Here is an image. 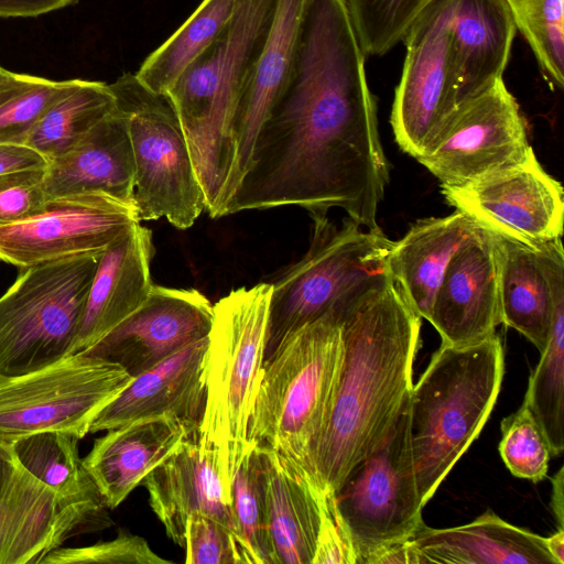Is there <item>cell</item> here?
<instances>
[{
	"mask_svg": "<svg viewBox=\"0 0 564 564\" xmlns=\"http://www.w3.org/2000/svg\"><path fill=\"white\" fill-rule=\"evenodd\" d=\"M341 360V329L333 306L264 358L248 442L274 449L306 474L330 414Z\"/></svg>",
	"mask_w": 564,
	"mask_h": 564,
	"instance_id": "5b68a950",
	"label": "cell"
},
{
	"mask_svg": "<svg viewBox=\"0 0 564 564\" xmlns=\"http://www.w3.org/2000/svg\"><path fill=\"white\" fill-rule=\"evenodd\" d=\"M546 546L557 564H564V531L558 528L553 535L545 538Z\"/></svg>",
	"mask_w": 564,
	"mask_h": 564,
	"instance_id": "bcb514c9",
	"label": "cell"
},
{
	"mask_svg": "<svg viewBox=\"0 0 564 564\" xmlns=\"http://www.w3.org/2000/svg\"><path fill=\"white\" fill-rule=\"evenodd\" d=\"M265 466L269 529L278 564H312L321 525L323 494L307 475L261 445Z\"/></svg>",
	"mask_w": 564,
	"mask_h": 564,
	"instance_id": "f1b7e54d",
	"label": "cell"
},
{
	"mask_svg": "<svg viewBox=\"0 0 564 564\" xmlns=\"http://www.w3.org/2000/svg\"><path fill=\"white\" fill-rule=\"evenodd\" d=\"M45 170L0 175V227L21 221L46 202Z\"/></svg>",
	"mask_w": 564,
	"mask_h": 564,
	"instance_id": "60d3db41",
	"label": "cell"
},
{
	"mask_svg": "<svg viewBox=\"0 0 564 564\" xmlns=\"http://www.w3.org/2000/svg\"><path fill=\"white\" fill-rule=\"evenodd\" d=\"M544 77L564 86V0H505Z\"/></svg>",
	"mask_w": 564,
	"mask_h": 564,
	"instance_id": "d590c367",
	"label": "cell"
},
{
	"mask_svg": "<svg viewBox=\"0 0 564 564\" xmlns=\"http://www.w3.org/2000/svg\"><path fill=\"white\" fill-rule=\"evenodd\" d=\"M279 0H238L213 44L167 91L189 148L205 209L226 216L234 195V118L246 74L271 29Z\"/></svg>",
	"mask_w": 564,
	"mask_h": 564,
	"instance_id": "3957f363",
	"label": "cell"
},
{
	"mask_svg": "<svg viewBox=\"0 0 564 564\" xmlns=\"http://www.w3.org/2000/svg\"><path fill=\"white\" fill-rule=\"evenodd\" d=\"M48 160L28 144L0 143V175L46 170Z\"/></svg>",
	"mask_w": 564,
	"mask_h": 564,
	"instance_id": "7bdbcfd3",
	"label": "cell"
},
{
	"mask_svg": "<svg viewBox=\"0 0 564 564\" xmlns=\"http://www.w3.org/2000/svg\"><path fill=\"white\" fill-rule=\"evenodd\" d=\"M523 401L539 423L551 456L560 455L564 449V270L554 281L549 340L530 376Z\"/></svg>",
	"mask_w": 564,
	"mask_h": 564,
	"instance_id": "1f68e13d",
	"label": "cell"
},
{
	"mask_svg": "<svg viewBox=\"0 0 564 564\" xmlns=\"http://www.w3.org/2000/svg\"><path fill=\"white\" fill-rule=\"evenodd\" d=\"M553 491L551 506L558 522V528H563V468L552 478Z\"/></svg>",
	"mask_w": 564,
	"mask_h": 564,
	"instance_id": "f6af8a7d",
	"label": "cell"
},
{
	"mask_svg": "<svg viewBox=\"0 0 564 564\" xmlns=\"http://www.w3.org/2000/svg\"><path fill=\"white\" fill-rule=\"evenodd\" d=\"M334 306L343 360L330 414L306 471L332 495L378 444L411 393L422 319L387 269Z\"/></svg>",
	"mask_w": 564,
	"mask_h": 564,
	"instance_id": "7a4b0ae2",
	"label": "cell"
},
{
	"mask_svg": "<svg viewBox=\"0 0 564 564\" xmlns=\"http://www.w3.org/2000/svg\"><path fill=\"white\" fill-rule=\"evenodd\" d=\"M466 214L417 220L387 256V270L402 295L429 321L436 292L456 252L479 230Z\"/></svg>",
	"mask_w": 564,
	"mask_h": 564,
	"instance_id": "4316f807",
	"label": "cell"
},
{
	"mask_svg": "<svg viewBox=\"0 0 564 564\" xmlns=\"http://www.w3.org/2000/svg\"><path fill=\"white\" fill-rule=\"evenodd\" d=\"M306 2L279 0L268 36L243 79L234 118V194L251 165L260 130L290 79Z\"/></svg>",
	"mask_w": 564,
	"mask_h": 564,
	"instance_id": "44dd1931",
	"label": "cell"
},
{
	"mask_svg": "<svg viewBox=\"0 0 564 564\" xmlns=\"http://www.w3.org/2000/svg\"><path fill=\"white\" fill-rule=\"evenodd\" d=\"M505 372L500 337L470 345L441 344L413 384L410 434L422 503L433 497L485 426Z\"/></svg>",
	"mask_w": 564,
	"mask_h": 564,
	"instance_id": "277c9868",
	"label": "cell"
},
{
	"mask_svg": "<svg viewBox=\"0 0 564 564\" xmlns=\"http://www.w3.org/2000/svg\"><path fill=\"white\" fill-rule=\"evenodd\" d=\"M115 110L116 100L108 84L78 79L45 111L26 144L50 162L72 149Z\"/></svg>",
	"mask_w": 564,
	"mask_h": 564,
	"instance_id": "4dcf8cb0",
	"label": "cell"
},
{
	"mask_svg": "<svg viewBox=\"0 0 564 564\" xmlns=\"http://www.w3.org/2000/svg\"><path fill=\"white\" fill-rule=\"evenodd\" d=\"M533 151L503 78L463 101L416 161L442 186H459L523 162Z\"/></svg>",
	"mask_w": 564,
	"mask_h": 564,
	"instance_id": "4fadbf2b",
	"label": "cell"
},
{
	"mask_svg": "<svg viewBox=\"0 0 564 564\" xmlns=\"http://www.w3.org/2000/svg\"><path fill=\"white\" fill-rule=\"evenodd\" d=\"M449 31L460 105L503 78L517 28L505 0H453Z\"/></svg>",
	"mask_w": 564,
	"mask_h": 564,
	"instance_id": "83f0119b",
	"label": "cell"
},
{
	"mask_svg": "<svg viewBox=\"0 0 564 564\" xmlns=\"http://www.w3.org/2000/svg\"><path fill=\"white\" fill-rule=\"evenodd\" d=\"M133 203L100 192L47 198L32 216L0 227V261L20 269L100 254L139 224Z\"/></svg>",
	"mask_w": 564,
	"mask_h": 564,
	"instance_id": "9a60e30c",
	"label": "cell"
},
{
	"mask_svg": "<svg viewBox=\"0 0 564 564\" xmlns=\"http://www.w3.org/2000/svg\"><path fill=\"white\" fill-rule=\"evenodd\" d=\"M238 0H203L194 13L158 47L135 74L155 93L167 94L182 74L223 33Z\"/></svg>",
	"mask_w": 564,
	"mask_h": 564,
	"instance_id": "f546056e",
	"label": "cell"
},
{
	"mask_svg": "<svg viewBox=\"0 0 564 564\" xmlns=\"http://www.w3.org/2000/svg\"><path fill=\"white\" fill-rule=\"evenodd\" d=\"M186 564H243L245 557L234 534L218 520L193 513L186 525Z\"/></svg>",
	"mask_w": 564,
	"mask_h": 564,
	"instance_id": "ab89813d",
	"label": "cell"
},
{
	"mask_svg": "<svg viewBox=\"0 0 564 564\" xmlns=\"http://www.w3.org/2000/svg\"><path fill=\"white\" fill-rule=\"evenodd\" d=\"M231 507L247 564H278L270 536L265 466L261 446L249 442L235 473Z\"/></svg>",
	"mask_w": 564,
	"mask_h": 564,
	"instance_id": "836d02e7",
	"label": "cell"
},
{
	"mask_svg": "<svg viewBox=\"0 0 564 564\" xmlns=\"http://www.w3.org/2000/svg\"><path fill=\"white\" fill-rule=\"evenodd\" d=\"M453 0H432L408 29L391 126L399 148L415 160L433 144L459 106L449 15Z\"/></svg>",
	"mask_w": 564,
	"mask_h": 564,
	"instance_id": "7c38bea8",
	"label": "cell"
},
{
	"mask_svg": "<svg viewBox=\"0 0 564 564\" xmlns=\"http://www.w3.org/2000/svg\"><path fill=\"white\" fill-rule=\"evenodd\" d=\"M449 205L481 228L538 249L562 238L563 187L534 151L521 163L459 186H442Z\"/></svg>",
	"mask_w": 564,
	"mask_h": 564,
	"instance_id": "2e32d148",
	"label": "cell"
},
{
	"mask_svg": "<svg viewBox=\"0 0 564 564\" xmlns=\"http://www.w3.org/2000/svg\"><path fill=\"white\" fill-rule=\"evenodd\" d=\"M153 254L152 232L139 223L99 256L77 352L93 347L144 303L154 285L150 272Z\"/></svg>",
	"mask_w": 564,
	"mask_h": 564,
	"instance_id": "603a6c76",
	"label": "cell"
},
{
	"mask_svg": "<svg viewBox=\"0 0 564 564\" xmlns=\"http://www.w3.org/2000/svg\"><path fill=\"white\" fill-rule=\"evenodd\" d=\"M198 431L174 415L141 419L95 440L83 467L109 509L117 508L147 475Z\"/></svg>",
	"mask_w": 564,
	"mask_h": 564,
	"instance_id": "7402d4cb",
	"label": "cell"
},
{
	"mask_svg": "<svg viewBox=\"0 0 564 564\" xmlns=\"http://www.w3.org/2000/svg\"><path fill=\"white\" fill-rule=\"evenodd\" d=\"M104 500L66 499L0 444V564H41L78 534L113 524Z\"/></svg>",
	"mask_w": 564,
	"mask_h": 564,
	"instance_id": "5bb4252c",
	"label": "cell"
},
{
	"mask_svg": "<svg viewBox=\"0 0 564 564\" xmlns=\"http://www.w3.org/2000/svg\"><path fill=\"white\" fill-rule=\"evenodd\" d=\"M499 454L510 473L533 482L547 476L552 458L547 441L529 405H522L501 421Z\"/></svg>",
	"mask_w": 564,
	"mask_h": 564,
	"instance_id": "74e56055",
	"label": "cell"
},
{
	"mask_svg": "<svg viewBox=\"0 0 564 564\" xmlns=\"http://www.w3.org/2000/svg\"><path fill=\"white\" fill-rule=\"evenodd\" d=\"M386 235L345 220L340 228L328 218L314 220L307 252L271 283L267 358L303 325L321 317L369 276L387 269L392 246Z\"/></svg>",
	"mask_w": 564,
	"mask_h": 564,
	"instance_id": "9c48e42d",
	"label": "cell"
},
{
	"mask_svg": "<svg viewBox=\"0 0 564 564\" xmlns=\"http://www.w3.org/2000/svg\"><path fill=\"white\" fill-rule=\"evenodd\" d=\"M171 564L159 556L141 536L120 531L110 541L87 546L58 547L48 553L41 564Z\"/></svg>",
	"mask_w": 564,
	"mask_h": 564,
	"instance_id": "f35d334b",
	"label": "cell"
},
{
	"mask_svg": "<svg viewBox=\"0 0 564 564\" xmlns=\"http://www.w3.org/2000/svg\"><path fill=\"white\" fill-rule=\"evenodd\" d=\"M497 236L484 228L453 257L436 292L427 322L442 344L481 341L501 324Z\"/></svg>",
	"mask_w": 564,
	"mask_h": 564,
	"instance_id": "ac0fdd59",
	"label": "cell"
},
{
	"mask_svg": "<svg viewBox=\"0 0 564 564\" xmlns=\"http://www.w3.org/2000/svg\"><path fill=\"white\" fill-rule=\"evenodd\" d=\"M271 283L239 288L213 305L206 350V400L198 444L214 454L225 492L248 442V424L265 356Z\"/></svg>",
	"mask_w": 564,
	"mask_h": 564,
	"instance_id": "8992f818",
	"label": "cell"
},
{
	"mask_svg": "<svg viewBox=\"0 0 564 564\" xmlns=\"http://www.w3.org/2000/svg\"><path fill=\"white\" fill-rule=\"evenodd\" d=\"M77 80H52L11 72L0 84V143L26 144L45 111Z\"/></svg>",
	"mask_w": 564,
	"mask_h": 564,
	"instance_id": "e575fe53",
	"label": "cell"
},
{
	"mask_svg": "<svg viewBox=\"0 0 564 564\" xmlns=\"http://www.w3.org/2000/svg\"><path fill=\"white\" fill-rule=\"evenodd\" d=\"M321 525L312 564H355L352 544L332 494L319 499Z\"/></svg>",
	"mask_w": 564,
	"mask_h": 564,
	"instance_id": "b9f144b4",
	"label": "cell"
},
{
	"mask_svg": "<svg viewBox=\"0 0 564 564\" xmlns=\"http://www.w3.org/2000/svg\"><path fill=\"white\" fill-rule=\"evenodd\" d=\"M213 305L199 291L153 285L144 303L83 351L120 365L133 378L209 333Z\"/></svg>",
	"mask_w": 564,
	"mask_h": 564,
	"instance_id": "e0dca14e",
	"label": "cell"
},
{
	"mask_svg": "<svg viewBox=\"0 0 564 564\" xmlns=\"http://www.w3.org/2000/svg\"><path fill=\"white\" fill-rule=\"evenodd\" d=\"M365 58L346 0H307L290 79L226 216L294 205L318 220L338 207L380 229L389 165Z\"/></svg>",
	"mask_w": 564,
	"mask_h": 564,
	"instance_id": "6da1fadb",
	"label": "cell"
},
{
	"mask_svg": "<svg viewBox=\"0 0 564 564\" xmlns=\"http://www.w3.org/2000/svg\"><path fill=\"white\" fill-rule=\"evenodd\" d=\"M80 440L69 432L47 431L24 436L11 448L29 473L63 498L104 500L83 467L78 454Z\"/></svg>",
	"mask_w": 564,
	"mask_h": 564,
	"instance_id": "d6a6232c",
	"label": "cell"
},
{
	"mask_svg": "<svg viewBox=\"0 0 564 564\" xmlns=\"http://www.w3.org/2000/svg\"><path fill=\"white\" fill-rule=\"evenodd\" d=\"M207 336L133 377L97 414L89 433L161 415H174L198 431L206 400Z\"/></svg>",
	"mask_w": 564,
	"mask_h": 564,
	"instance_id": "d6986e66",
	"label": "cell"
},
{
	"mask_svg": "<svg viewBox=\"0 0 564 564\" xmlns=\"http://www.w3.org/2000/svg\"><path fill=\"white\" fill-rule=\"evenodd\" d=\"M408 543L412 564H557L545 538L512 525L492 511L459 527L432 529L423 524Z\"/></svg>",
	"mask_w": 564,
	"mask_h": 564,
	"instance_id": "484cf974",
	"label": "cell"
},
{
	"mask_svg": "<svg viewBox=\"0 0 564 564\" xmlns=\"http://www.w3.org/2000/svg\"><path fill=\"white\" fill-rule=\"evenodd\" d=\"M109 88L127 119L139 220L165 218L178 229L192 227L205 210V200L171 98L151 90L132 73H124Z\"/></svg>",
	"mask_w": 564,
	"mask_h": 564,
	"instance_id": "ba28073f",
	"label": "cell"
},
{
	"mask_svg": "<svg viewBox=\"0 0 564 564\" xmlns=\"http://www.w3.org/2000/svg\"><path fill=\"white\" fill-rule=\"evenodd\" d=\"M197 440V436L186 438L143 479L150 507L166 535L182 549L193 513L218 520L234 532L239 543L231 501L225 492L215 456L203 451Z\"/></svg>",
	"mask_w": 564,
	"mask_h": 564,
	"instance_id": "ffe728a7",
	"label": "cell"
},
{
	"mask_svg": "<svg viewBox=\"0 0 564 564\" xmlns=\"http://www.w3.org/2000/svg\"><path fill=\"white\" fill-rule=\"evenodd\" d=\"M100 254L21 269L0 297L1 376L29 373L77 352L83 313Z\"/></svg>",
	"mask_w": 564,
	"mask_h": 564,
	"instance_id": "52a82bcc",
	"label": "cell"
},
{
	"mask_svg": "<svg viewBox=\"0 0 564 564\" xmlns=\"http://www.w3.org/2000/svg\"><path fill=\"white\" fill-rule=\"evenodd\" d=\"M410 401L411 393L378 444L334 494L355 564H368L377 552L408 541L425 524L411 446Z\"/></svg>",
	"mask_w": 564,
	"mask_h": 564,
	"instance_id": "30bf717a",
	"label": "cell"
},
{
	"mask_svg": "<svg viewBox=\"0 0 564 564\" xmlns=\"http://www.w3.org/2000/svg\"><path fill=\"white\" fill-rule=\"evenodd\" d=\"M44 188L46 198L100 192L134 204L132 147L127 119L117 106L72 149L50 161Z\"/></svg>",
	"mask_w": 564,
	"mask_h": 564,
	"instance_id": "cb8c5ba5",
	"label": "cell"
},
{
	"mask_svg": "<svg viewBox=\"0 0 564 564\" xmlns=\"http://www.w3.org/2000/svg\"><path fill=\"white\" fill-rule=\"evenodd\" d=\"M496 236L501 324L521 333L542 352L550 336L554 281L564 270L562 239L532 249Z\"/></svg>",
	"mask_w": 564,
	"mask_h": 564,
	"instance_id": "d4e9b609",
	"label": "cell"
},
{
	"mask_svg": "<svg viewBox=\"0 0 564 564\" xmlns=\"http://www.w3.org/2000/svg\"><path fill=\"white\" fill-rule=\"evenodd\" d=\"M77 0H0V18H33L75 3Z\"/></svg>",
	"mask_w": 564,
	"mask_h": 564,
	"instance_id": "ee69618b",
	"label": "cell"
},
{
	"mask_svg": "<svg viewBox=\"0 0 564 564\" xmlns=\"http://www.w3.org/2000/svg\"><path fill=\"white\" fill-rule=\"evenodd\" d=\"M10 75L11 70H8L0 65V84H2Z\"/></svg>",
	"mask_w": 564,
	"mask_h": 564,
	"instance_id": "7dc6e473",
	"label": "cell"
},
{
	"mask_svg": "<svg viewBox=\"0 0 564 564\" xmlns=\"http://www.w3.org/2000/svg\"><path fill=\"white\" fill-rule=\"evenodd\" d=\"M432 0H346L366 56H382L402 42L408 29Z\"/></svg>",
	"mask_w": 564,
	"mask_h": 564,
	"instance_id": "8d00e7d4",
	"label": "cell"
},
{
	"mask_svg": "<svg viewBox=\"0 0 564 564\" xmlns=\"http://www.w3.org/2000/svg\"><path fill=\"white\" fill-rule=\"evenodd\" d=\"M131 380L120 365L83 351L29 373L0 375V444L47 431L83 438Z\"/></svg>",
	"mask_w": 564,
	"mask_h": 564,
	"instance_id": "8fae6325",
	"label": "cell"
}]
</instances>
